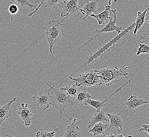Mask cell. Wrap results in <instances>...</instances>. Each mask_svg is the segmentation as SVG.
<instances>
[{
    "mask_svg": "<svg viewBox=\"0 0 149 137\" xmlns=\"http://www.w3.org/2000/svg\"><path fill=\"white\" fill-rule=\"evenodd\" d=\"M139 47L136 52V55H139L142 53H146L149 54V46L144 43H139Z\"/></svg>",
    "mask_w": 149,
    "mask_h": 137,
    "instance_id": "obj_23",
    "label": "cell"
},
{
    "mask_svg": "<svg viewBox=\"0 0 149 137\" xmlns=\"http://www.w3.org/2000/svg\"><path fill=\"white\" fill-rule=\"evenodd\" d=\"M149 10V8H148L146 9V10H144L143 12H138L137 17L136 18V20L134 22V30L133 31V34L134 35H136L138 30H139L142 28V26H143L144 23L145 22L146 13Z\"/></svg>",
    "mask_w": 149,
    "mask_h": 137,
    "instance_id": "obj_18",
    "label": "cell"
},
{
    "mask_svg": "<svg viewBox=\"0 0 149 137\" xmlns=\"http://www.w3.org/2000/svg\"><path fill=\"white\" fill-rule=\"evenodd\" d=\"M99 0H87L79 6V10L81 13L85 15L84 20L91 15L98 13Z\"/></svg>",
    "mask_w": 149,
    "mask_h": 137,
    "instance_id": "obj_8",
    "label": "cell"
},
{
    "mask_svg": "<svg viewBox=\"0 0 149 137\" xmlns=\"http://www.w3.org/2000/svg\"><path fill=\"white\" fill-rule=\"evenodd\" d=\"M17 113L24 121L25 126L31 125L32 120V110L31 109L29 108L27 103H21L20 107L17 111Z\"/></svg>",
    "mask_w": 149,
    "mask_h": 137,
    "instance_id": "obj_10",
    "label": "cell"
},
{
    "mask_svg": "<svg viewBox=\"0 0 149 137\" xmlns=\"http://www.w3.org/2000/svg\"><path fill=\"white\" fill-rule=\"evenodd\" d=\"M112 1H113L114 2H117V1H118V0H109V2H108V5H109V6H111V4H112Z\"/></svg>",
    "mask_w": 149,
    "mask_h": 137,
    "instance_id": "obj_29",
    "label": "cell"
},
{
    "mask_svg": "<svg viewBox=\"0 0 149 137\" xmlns=\"http://www.w3.org/2000/svg\"><path fill=\"white\" fill-rule=\"evenodd\" d=\"M112 12L114 15L113 19L111 17L109 19V22L106 24L104 27L100 30H95V32L98 33V34H101L103 33H108V32H112L116 31L118 33H120L121 30H122V26H118L116 25V20H117V10L116 9H113ZM98 34L96 37L98 36Z\"/></svg>",
    "mask_w": 149,
    "mask_h": 137,
    "instance_id": "obj_9",
    "label": "cell"
},
{
    "mask_svg": "<svg viewBox=\"0 0 149 137\" xmlns=\"http://www.w3.org/2000/svg\"><path fill=\"white\" fill-rule=\"evenodd\" d=\"M17 97H15L4 106H0V126L5 120L9 118L12 113L11 106L12 103L15 101Z\"/></svg>",
    "mask_w": 149,
    "mask_h": 137,
    "instance_id": "obj_14",
    "label": "cell"
},
{
    "mask_svg": "<svg viewBox=\"0 0 149 137\" xmlns=\"http://www.w3.org/2000/svg\"><path fill=\"white\" fill-rule=\"evenodd\" d=\"M8 11H9V13L12 15L11 20V21H12L13 16L14 15H17V12H19V8L17 5H16L15 4H12L10 6H9Z\"/></svg>",
    "mask_w": 149,
    "mask_h": 137,
    "instance_id": "obj_24",
    "label": "cell"
},
{
    "mask_svg": "<svg viewBox=\"0 0 149 137\" xmlns=\"http://www.w3.org/2000/svg\"><path fill=\"white\" fill-rule=\"evenodd\" d=\"M109 126V124H104L102 122H99L96 123L92 129L89 130V132L92 133L94 136H98L99 134L103 135Z\"/></svg>",
    "mask_w": 149,
    "mask_h": 137,
    "instance_id": "obj_19",
    "label": "cell"
},
{
    "mask_svg": "<svg viewBox=\"0 0 149 137\" xmlns=\"http://www.w3.org/2000/svg\"><path fill=\"white\" fill-rule=\"evenodd\" d=\"M78 0H68L64 1L63 4L60 6V17H65L64 19L61 22H62L65 19V17H68L69 15H73L74 17L73 19L77 16L79 11V6L78 4Z\"/></svg>",
    "mask_w": 149,
    "mask_h": 137,
    "instance_id": "obj_7",
    "label": "cell"
},
{
    "mask_svg": "<svg viewBox=\"0 0 149 137\" xmlns=\"http://www.w3.org/2000/svg\"><path fill=\"white\" fill-rule=\"evenodd\" d=\"M107 115L109 118V126L103 134V137H106L110 134H117V132L120 134L123 130V121L119 113L113 114L108 113Z\"/></svg>",
    "mask_w": 149,
    "mask_h": 137,
    "instance_id": "obj_6",
    "label": "cell"
},
{
    "mask_svg": "<svg viewBox=\"0 0 149 137\" xmlns=\"http://www.w3.org/2000/svg\"><path fill=\"white\" fill-rule=\"evenodd\" d=\"M1 1H2V0H0V2H1Z\"/></svg>",
    "mask_w": 149,
    "mask_h": 137,
    "instance_id": "obj_30",
    "label": "cell"
},
{
    "mask_svg": "<svg viewBox=\"0 0 149 137\" xmlns=\"http://www.w3.org/2000/svg\"><path fill=\"white\" fill-rule=\"evenodd\" d=\"M45 82L47 86H50L51 89V105L52 106V108L56 109L59 112L60 118H61L63 113L66 107L74 106V104L69 99L64 87L56 88L54 86H50L46 81Z\"/></svg>",
    "mask_w": 149,
    "mask_h": 137,
    "instance_id": "obj_1",
    "label": "cell"
},
{
    "mask_svg": "<svg viewBox=\"0 0 149 137\" xmlns=\"http://www.w3.org/2000/svg\"><path fill=\"white\" fill-rule=\"evenodd\" d=\"M17 3L19 4L21 7L28 6L30 8L32 9L33 8H37L36 6L32 5L30 3L28 0H14Z\"/></svg>",
    "mask_w": 149,
    "mask_h": 137,
    "instance_id": "obj_25",
    "label": "cell"
},
{
    "mask_svg": "<svg viewBox=\"0 0 149 137\" xmlns=\"http://www.w3.org/2000/svg\"><path fill=\"white\" fill-rule=\"evenodd\" d=\"M90 98H91V95L89 93H88L85 90L79 91L76 98V104L77 103L80 104L83 102L85 100Z\"/></svg>",
    "mask_w": 149,
    "mask_h": 137,
    "instance_id": "obj_22",
    "label": "cell"
},
{
    "mask_svg": "<svg viewBox=\"0 0 149 137\" xmlns=\"http://www.w3.org/2000/svg\"><path fill=\"white\" fill-rule=\"evenodd\" d=\"M148 102V101H145L143 99L138 97L135 95H131L123 105L127 107V110L134 111L135 109L138 108L143 104H147Z\"/></svg>",
    "mask_w": 149,
    "mask_h": 137,
    "instance_id": "obj_12",
    "label": "cell"
},
{
    "mask_svg": "<svg viewBox=\"0 0 149 137\" xmlns=\"http://www.w3.org/2000/svg\"><path fill=\"white\" fill-rule=\"evenodd\" d=\"M77 119L74 118L72 121L70 125L67 126L66 131L63 137H80V129L76 125Z\"/></svg>",
    "mask_w": 149,
    "mask_h": 137,
    "instance_id": "obj_15",
    "label": "cell"
},
{
    "mask_svg": "<svg viewBox=\"0 0 149 137\" xmlns=\"http://www.w3.org/2000/svg\"><path fill=\"white\" fill-rule=\"evenodd\" d=\"M131 81V80H128V81L126 83L124 84L123 86H121L119 88H118L117 90H116L115 92H114L113 93H112V94L109 95L108 98H107L106 100H104L103 101H98V100H93V99H91V98H90V99H87L86 100H85L84 101L83 103L85 105L92 106L93 107H94V108L96 109L97 110H102V109H103L104 108L105 106V102H106V101L107 100H109V99L112 97L114 94L116 93L119 91H120V89L123 88L124 86H126V84H127L128 83H130Z\"/></svg>",
    "mask_w": 149,
    "mask_h": 137,
    "instance_id": "obj_11",
    "label": "cell"
},
{
    "mask_svg": "<svg viewBox=\"0 0 149 137\" xmlns=\"http://www.w3.org/2000/svg\"><path fill=\"white\" fill-rule=\"evenodd\" d=\"M124 137L123 135L122 134H107L106 137Z\"/></svg>",
    "mask_w": 149,
    "mask_h": 137,
    "instance_id": "obj_28",
    "label": "cell"
},
{
    "mask_svg": "<svg viewBox=\"0 0 149 137\" xmlns=\"http://www.w3.org/2000/svg\"><path fill=\"white\" fill-rule=\"evenodd\" d=\"M103 121H106L109 123V119H108L106 118V114L103 109H102L100 110H97V111L95 113L93 117L91 119L87 128H92L96 123L99 122H103Z\"/></svg>",
    "mask_w": 149,
    "mask_h": 137,
    "instance_id": "obj_17",
    "label": "cell"
},
{
    "mask_svg": "<svg viewBox=\"0 0 149 137\" xmlns=\"http://www.w3.org/2000/svg\"><path fill=\"white\" fill-rule=\"evenodd\" d=\"M46 1L45 8H49L52 10L57 9L63 4L65 0H45Z\"/></svg>",
    "mask_w": 149,
    "mask_h": 137,
    "instance_id": "obj_21",
    "label": "cell"
},
{
    "mask_svg": "<svg viewBox=\"0 0 149 137\" xmlns=\"http://www.w3.org/2000/svg\"><path fill=\"white\" fill-rule=\"evenodd\" d=\"M50 91V88L45 89L32 97L33 101V107L31 108L32 111L35 109L44 111L49 108V106L51 105Z\"/></svg>",
    "mask_w": 149,
    "mask_h": 137,
    "instance_id": "obj_5",
    "label": "cell"
},
{
    "mask_svg": "<svg viewBox=\"0 0 149 137\" xmlns=\"http://www.w3.org/2000/svg\"><path fill=\"white\" fill-rule=\"evenodd\" d=\"M44 29L45 35L49 44V51L52 53L53 46L64 35L63 24L59 20H50L46 22Z\"/></svg>",
    "mask_w": 149,
    "mask_h": 137,
    "instance_id": "obj_2",
    "label": "cell"
},
{
    "mask_svg": "<svg viewBox=\"0 0 149 137\" xmlns=\"http://www.w3.org/2000/svg\"><path fill=\"white\" fill-rule=\"evenodd\" d=\"M131 66H126L124 69L118 67H107L101 70H97L98 76L103 84L107 86L112 85L118 82V80L122 77H125L127 80H129L127 75L129 73L126 70Z\"/></svg>",
    "mask_w": 149,
    "mask_h": 137,
    "instance_id": "obj_3",
    "label": "cell"
},
{
    "mask_svg": "<svg viewBox=\"0 0 149 137\" xmlns=\"http://www.w3.org/2000/svg\"><path fill=\"white\" fill-rule=\"evenodd\" d=\"M74 117V116H73L72 118H70L69 119L67 120L65 122L63 123L62 125L59 126V127H58L57 128L53 130L52 131H43V130H41L39 131L36 134V137H53L55 136V132L56 131H57L58 130H59L61 127H63L65 124L67 123L70 120H72L73 118Z\"/></svg>",
    "mask_w": 149,
    "mask_h": 137,
    "instance_id": "obj_20",
    "label": "cell"
},
{
    "mask_svg": "<svg viewBox=\"0 0 149 137\" xmlns=\"http://www.w3.org/2000/svg\"><path fill=\"white\" fill-rule=\"evenodd\" d=\"M45 1V0H42L41 1V2H40V4H39V5L36 8V9H35V10L31 12V13H29V15H28V16L29 17H32L33 15H34L35 13L38 10V9H39L40 8V6H41L43 4V2Z\"/></svg>",
    "mask_w": 149,
    "mask_h": 137,
    "instance_id": "obj_27",
    "label": "cell"
},
{
    "mask_svg": "<svg viewBox=\"0 0 149 137\" xmlns=\"http://www.w3.org/2000/svg\"><path fill=\"white\" fill-rule=\"evenodd\" d=\"M66 90L67 94L69 98V99L72 101L74 104H76V98L78 92L80 91L81 88L80 86H78L76 84H74L73 85H69L64 87Z\"/></svg>",
    "mask_w": 149,
    "mask_h": 137,
    "instance_id": "obj_16",
    "label": "cell"
},
{
    "mask_svg": "<svg viewBox=\"0 0 149 137\" xmlns=\"http://www.w3.org/2000/svg\"><path fill=\"white\" fill-rule=\"evenodd\" d=\"M68 78L81 88L92 87L93 86H97L100 88V86L103 84L98 76L97 70L87 71L75 78L69 76Z\"/></svg>",
    "mask_w": 149,
    "mask_h": 137,
    "instance_id": "obj_4",
    "label": "cell"
},
{
    "mask_svg": "<svg viewBox=\"0 0 149 137\" xmlns=\"http://www.w3.org/2000/svg\"><path fill=\"white\" fill-rule=\"evenodd\" d=\"M139 131H146L149 134V125H142L141 128L139 129Z\"/></svg>",
    "mask_w": 149,
    "mask_h": 137,
    "instance_id": "obj_26",
    "label": "cell"
},
{
    "mask_svg": "<svg viewBox=\"0 0 149 137\" xmlns=\"http://www.w3.org/2000/svg\"><path fill=\"white\" fill-rule=\"evenodd\" d=\"M111 8V6L107 5L105 6L103 11L102 12L100 13H98L97 15H90L97 20L99 25H102L111 18V13H113V12Z\"/></svg>",
    "mask_w": 149,
    "mask_h": 137,
    "instance_id": "obj_13",
    "label": "cell"
}]
</instances>
